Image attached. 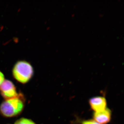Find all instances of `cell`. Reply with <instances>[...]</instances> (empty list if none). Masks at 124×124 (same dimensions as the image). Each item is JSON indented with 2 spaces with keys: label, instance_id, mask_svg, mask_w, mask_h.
I'll use <instances>...</instances> for the list:
<instances>
[{
  "label": "cell",
  "instance_id": "cell-3",
  "mask_svg": "<svg viewBox=\"0 0 124 124\" xmlns=\"http://www.w3.org/2000/svg\"><path fill=\"white\" fill-rule=\"evenodd\" d=\"M0 93L5 100L17 97L19 95L13 83L7 80H5L0 85Z\"/></svg>",
  "mask_w": 124,
  "mask_h": 124
},
{
  "label": "cell",
  "instance_id": "cell-1",
  "mask_svg": "<svg viewBox=\"0 0 124 124\" xmlns=\"http://www.w3.org/2000/svg\"><path fill=\"white\" fill-rule=\"evenodd\" d=\"M19 95L17 97L5 100L0 106V113L5 117H14L22 113L24 103Z\"/></svg>",
  "mask_w": 124,
  "mask_h": 124
},
{
  "label": "cell",
  "instance_id": "cell-7",
  "mask_svg": "<svg viewBox=\"0 0 124 124\" xmlns=\"http://www.w3.org/2000/svg\"><path fill=\"white\" fill-rule=\"evenodd\" d=\"M81 124H100L94 120H88L81 121Z\"/></svg>",
  "mask_w": 124,
  "mask_h": 124
},
{
  "label": "cell",
  "instance_id": "cell-6",
  "mask_svg": "<svg viewBox=\"0 0 124 124\" xmlns=\"http://www.w3.org/2000/svg\"><path fill=\"white\" fill-rule=\"evenodd\" d=\"M15 124H36L31 120L25 118H20L18 120Z\"/></svg>",
  "mask_w": 124,
  "mask_h": 124
},
{
  "label": "cell",
  "instance_id": "cell-8",
  "mask_svg": "<svg viewBox=\"0 0 124 124\" xmlns=\"http://www.w3.org/2000/svg\"><path fill=\"white\" fill-rule=\"evenodd\" d=\"M5 80V77L4 74L0 71V85Z\"/></svg>",
  "mask_w": 124,
  "mask_h": 124
},
{
  "label": "cell",
  "instance_id": "cell-2",
  "mask_svg": "<svg viewBox=\"0 0 124 124\" xmlns=\"http://www.w3.org/2000/svg\"><path fill=\"white\" fill-rule=\"evenodd\" d=\"M14 77L18 82L25 84L29 82L33 75V69L31 64L25 61L17 62L13 70Z\"/></svg>",
  "mask_w": 124,
  "mask_h": 124
},
{
  "label": "cell",
  "instance_id": "cell-4",
  "mask_svg": "<svg viewBox=\"0 0 124 124\" xmlns=\"http://www.w3.org/2000/svg\"><path fill=\"white\" fill-rule=\"evenodd\" d=\"M89 103L91 109L94 112L101 111L107 108V101L104 97H93L89 100Z\"/></svg>",
  "mask_w": 124,
  "mask_h": 124
},
{
  "label": "cell",
  "instance_id": "cell-5",
  "mask_svg": "<svg viewBox=\"0 0 124 124\" xmlns=\"http://www.w3.org/2000/svg\"><path fill=\"white\" fill-rule=\"evenodd\" d=\"M112 112L109 108H107L104 110L94 112L93 115L94 120L100 124H107L110 121Z\"/></svg>",
  "mask_w": 124,
  "mask_h": 124
}]
</instances>
